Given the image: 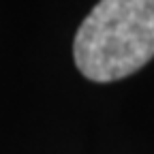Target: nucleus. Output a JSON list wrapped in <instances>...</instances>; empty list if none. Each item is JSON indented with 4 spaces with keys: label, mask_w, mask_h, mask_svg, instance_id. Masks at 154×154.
Here are the masks:
<instances>
[{
    "label": "nucleus",
    "mask_w": 154,
    "mask_h": 154,
    "mask_svg": "<svg viewBox=\"0 0 154 154\" xmlns=\"http://www.w3.org/2000/svg\"><path fill=\"white\" fill-rule=\"evenodd\" d=\"M75 64L92 82H116L154 56V0H101L73 43Z\"/></svg>",
    "instance_id": "nucleus-1"
}]
</instances>
